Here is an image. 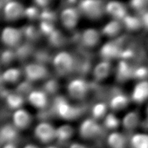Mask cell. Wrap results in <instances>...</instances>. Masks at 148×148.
Segmentation results:
<instances>
[{
  "mask_svg": "<svg viewBox=\"0 0 148 148\" xmlns=\"http://www.w3.org/2000/svg\"><path fill=\"white\" fill-rule=\"evenodd\" d=\"M78 9L81 14L91 20L99 19L106 13L102 0H81Z\"/></svg>",
  "mask_w": 148,
  "mask_h": 148,
  "instance_id": "cell-1",
  "label": "cell"
},
{
  "mask_svg": "<svg viewBox=\"0 0 148 148\" xmlns=\"http://www.w3.org/2000/svg\"><path fill=\"white\" fill-rule=\"evenodd\" d=\"M54 109L57 114L65 120H73L80 114L79 108L71 104L63 97H58L55 100Z\"/></svg>",
  "mask_w": 148,
  "mask_h": 148,
  "instance_id": "cell-2",
  "label": "cell"
},
{
  "mask_svg": "<svg viewBox=\"0 0 148 148\" xmlns=\"http://www.w3.org/2000/svg\"><path fill=\"white\" fill-rule=\"evenodd\" d=\"M53 64L55 70L59 74L67 75L73 70L74 59L69 53L62 51L55 55Z\"/></svg>",
  "mask_w": 148,
  "mask_h": 148,
  "instance_id": "cell-3",
  "label": "cell"
},
{
  "mask_svg": "<svg viewBox=\"0 0 148 148\" xmlns=\"http://www.w3.org/2000/svg\"><path fill=\"white\" fill-rule=\"evenodd\" d=\"M24 37V33L19 29L9 26L5 27L1 33V39L5 46L12 48L20 45Z\"/></svg>",
  "mask_w": 148,
  "mask_h": 148,
  "instance_id": "cell-4",
  "label": "cell"
},
{
  "mask_svg": "<svg viewBox=\"0 0 148 148\" xmlns=\"http://www.w3.org/2000/svg\"><path fill=\"white\" fill-rule=\"evenodd\" d=\"M89 86L88 82L81 78L71 80L68 84L67 90L70 96L76 99L84 98L88 94Z\"/></svg>",
  "mask_w": 148,
  "mask_h": 148,
  "instance_id": "cell-5",
  "label": "cell"
},
{
  "mask_svg": "<svg viewBox=\"0 0 148 148\" xmlns=\"http://www.w3.org/2000/svg\"><path fill=\"white\" fill-rule=\"evenodd\" d=\"M81 13L78 9L67 7L60 14V21L62 25L67 29H73L78 25Z\"/></svg>",
  "mask_w": 148,
  "mask_h": 148,
  "instance_id": "cell-6",
  "label": "cell"
},
{
  "mask_svg": "<svg viewBox=\"0 0 148 148\" xmlns=\"http://www.w3.org/2000/svg\"><path fill=\"white\" fill-rule=\"evenodd\" d=\"M26 9L21 3L17 1L7 2L3 9L4 18L8 21H17L24 16Z\"/></svg>",
  "mask_w": 148,
  "mask_h": 148,
  "instance_id": "cell-7",
  "label": "cell"
},
{
  "mask_svg": "<svg viewBox=\"0 0 148 148\" xmlns=\"http://www.w3.org/2000/svg\"><path fill=\"white\" fill-rule=\"evenodd\" d=\"M101 131V127L94 118H87L80 124L79 133L80 136L86 139L93 138L99 135Z\"/></svg>",
  "mask_w": 148,
  "mask_h": 148,
  "instance_id": "cell-8",
  "label": "cell"
},
{
  "mask_svg": "<svg viewBox=\"0 0 148 148\" xmlns=\"http://www.w3.org/2000/svg\"><path fill=\"white\" fill-rule=\"evenodd\" d=\"M55 129L52 124L41 122L36 125L34 129V134L39 141L43 143H49L55 140Z\"/></svg>",
  "mask_w": 148,
  "mask_h": 148,
  "instance_id": "cell-9",
  "label": "cell"
},
{
  "mask_svg": "<svg viewBox=\"0 0 148 148\" xmlns=\"http://www.w3.org/2000/svg\"><path fill=\"white\" fill-rule=\"evenodd\" d=\"M105 11L113 19L123 20L127 16V9L123 3L119 1H110L105 4Z\"/></svg>",
  "mask_w": 148,
  "mask_h": 148,
  "instance_id": "cell-10",
  "label": "cell"
},
{
  "mask_svg": "<svg viewBox=\"0 0 148 148\" xmlns=\"http://www.w3.org/2000/svg\"><path fill=\"white\" fill-rule=\"evenodd\" d=\"M24 74L29 81H36L46 77L48 70L44 65L38 63H31L25 67Z\"/></svg>",
  "mask_w": 148,
  "mask_h": 148,
  "instance_id": "cell-11",
  "label": "cell"
},
{
  "mask_svg": "<svg viewBox=\"0 0 148 148\" xmlns=\"http://www.w3.org/2000/svg\"><path fill=\"white\" fill-rule=\"evenodd\" d=\"M131 98L136 103H142L148 99V81H140L134 86Z\"/></svg>",
  "mask_w": 148,
  "mask_h": 148,
  "instance_id": "cell-12",
  "label": "cell"
},
{
  "mask_svg": "<svg viewBox=\"0 0 148 148\" xmlns=\"http://www.w3.org/2000/svg\"><path fill=\"white\" fill-rule=\"evenodd\" d=\"M12 123L17 129H25L30 125L31 116L27 110L20 108L15 110L12 117Z\"/></svg>",
  "mask_w": 148,
  "mask_h": 148,
  "instance_id": "cell-13",
  "label": "cell"
},
{
  "mask_svg": "<svg viewBox=\"0 0 148 148\" xmlns=\"http://www.w3.org/2000/svg\"><path fill=\"white\" fill-rule=\"evenodd\" d=\"M81 40L84 46L93 47L99 44L100 40V33L93 28L87 29L81 36Z\"/></svg>",
  "mask_w": 148,
  "mask_h": 148,
  "instance_id": "cell-14",
  "label": "cell"
},
{
  "mask_svg": "<svg viewBox=\"0 0 148 148\" xmlns=\"http://www.w3.org/2000/svg\"><path fill=\"white\" fill-rule=\"evenodd\" d=\"M28 97L30 103L37 109H43L48 103V97L44 91L33 90L30 92Z\"/></svg>",
  "mask_w": 148,
  "mask_h": 148,
  "instance_id": "cell-15",
  "label": "cell"
},
{
  "mask_svg": "<svg viewBox=\"0 0 148 148\" xmlns=\"http://www.w3.org/2000/svg\"><path fill=\"white\" fill-rule=\"evenodd\" d=\"M112 69V66L108 60L100 62L96 65L93 70V76L97 81L104 80L109 75Z\"/></svg>",
  "mask_w": 148,
  "mask_h": 148,
  "instance_id": "cell-16",
  "label": "cell"
},
{
  "mask_svg": "<svg viewBox=\"0 0 148 148\" xmlns=\"http://www.w3.org/2000/svg\"><path fill=\"white\" fill-rule=\"evenodd\" d=\"M107 144L110 148H125L127 141L122 133L113 131L108 135Z\"/></svg>",
  "mask_w": 148,
  "mask_h": 148,
  "instance_id": "cell-17",
  "label": "cell"
},
{
  "mask_svg": "<svg viewBox=\"0 0 148 148\" xmlns=\"http://www.w3.org/2000/svg\"><path fill=\"white\" fill-rule=\"evenodd\" d=\"M140 123V116L137 112L131 111L124 116L122 120V125L127 130H133Z\"/></svg>",
  "mask_w": 148,
  "mask_h": 148,
  "instance_id": "cell-18",
  "label": "cell"
},
{
  "mask_svg": "<svg viewBox=\"0 0 148 148\" xmlns=\"http://www.w3.org/2000/svg\"><path fill=\"white\" fill-rule=\"evenodd\" d=\"M74 134V129L72 126L68 124L62 125L55 129V140L59 142H64L69 140Z\"/></svg>",
  "mask_w": 148,
  "mask_h": 148,
  "instance_id": "cell-19",
  "label": "cell"
},
{
  "mask_svg": "<svg viewBox=\"0 0 148 148\" xmlns=\"http://www.w3.org/2000/svg\"><path fill=\"white\" fill-rule=\"evenodd\" d=\"M123 26V23H121L120 20L113 19L103 27L102 34L110 37L114 36L120 33Z\"/></svg>",
  "mask_w": 148,
  "mask_h": 148,
  "instance_id": "cell-20",
  "label": "cell"
},
{
  "mask_svg": "<svg viewBox=\"0 0 148 148\" xmlns=\"http://www.w3.org/2000/svg\"><path fill=\"white\" fill-rule=\"evenodd\" d=\"M129 101V97L125 94H118L110 99V107L113 110H120L127 106Z\"/></svg>",
  "mask_w": 148,
  "mask_h": 148,
  "instance_id": "cell-21",
  "label": "cell"
},
{
  "mask_svg": "<svg viewBox=\"0 0 148 148\" xmlns=\"http://www.w3.org/2000/svg\"><path fill=\"white\" fill-rule=\"evenodd\" d=\"M132 148H148V134L136 133L130 140Z\"/></svg>",
  "mask_w": 148,
  "mask_h": 148,
  "instance_id": "cell-22",
  "label": "cell"
},
{
  "mask_svg": "<svg viewBox=\"0 0 148 148\" xmlns=\"http://www.w3.org/2000/svg\"><path fill=\"white\" fill-rule=\"evenodd\" d=\"M6 103L9 107L15 110L22 108L24 104V98L19 94H10L6 97Z\"/></svg>",
  "mask_w": 148,
  "mask_h": 148,
  "instance_id": "cell-23",
  "label": "cell"
},
{
  "mask_svg": "<svg viewBox=\"0 0 148 148\" xmlns=\"http://www.w3.org/2000/svg\"><path fill=\"white\" fill-rule=\"evenodd\" d=\"M21 76V72L17 68H10L5 70L2 74V78L3 81L7 83H15Z\"/></svg>",
  "mask_w": 148,
  "mask_h": 148,
  "instance_id": "cell-24",
  "label": "cell"
},
{
  "mask_svg": "<svg viewBox=\"0 0 148 148\" xmlns=\"http://www.w3.org/2000/svg\"><path fill=\"white\" fill-rule=\"evenodd\" d=\"M93 118L95 120L104 118L107 114V105L104 103L99 102L94 105L91 109Z\"/></svg>",
  "mask_w": 148,
  "mask_h": 148,
  "instance_id": "cell-25",
  "label": "cell"
},
{
  "mask_svg": "<svg viewBox=\"0 0 148 148\" xmlns=\"http://www.w3.org/2000/svg\"><path fill=\"white\" fill-rule=\"evenodd\" d=\"M120 124V121L114 114L107 113L104 118V125L105 127L110 130L117 129Z\"/></svg>",
  "mask_w": 148,
  "mask_h": 148,
  "instance_id": "cell-26",
  "label": "cell"
},
{
  "mask_svg": "<svg viewBox=\"0 0 148 148\" xmlns=\"http://www.w3.org/2000/svg\"><path fill=\"white\" fill-rule=\"evenodd\" d=\"M122 23L123 25H125L127 28L131 30L136 29L137 28L139 27L140 25H142L141 20L129 15L127 16L122 20Z\"/></svg>",
  "mask_w": 148,
  "mask_h": 148,
  "instance_id": "cell-27",
  "label": "cell"
},
{
  "mask_svg": "<svg viewBox=\"0 0 148 148\" xmlns=\"http://www.w3.org/2000/svg\"><path fill=\"white\" fill-rule=\"evenodd\" d=\"M14 127H15L14 126ZM14 127H5L1 131V135L2 138H4L6 140L14 138L15 136V130Z\"/></svg>",
  "mask_w": 148,
  "mask_h": 148,
  "instance_id": "cell-28",
  "label": "cell"
},
{
  "mask_svg": "<svg viewBox=\"0 0 148 148\" xmlns=\"http://www.w3.org/2000/svg\"><path fill=\"white\" fill-rule=\"evenodd\" d=\"M107 45V46H104V48H103L102 53L105 57L108 59V58H109L110 57L114 56L116 53H117V49H116L114 44H109Z\"/></svg>",
  "mask_w": 148,
  "mask_h": 148,
  "instance_id": "cell-29",
  "label": "cell"
},
{
  "mask_svg": "<svg viewBox=\"0 0 148 148\" xmlns=\"http://www.w3.org/2000/svg\"><path fill=\"white\" fill-rule=\"evenodd\" d=\"M41 14L37 8L35 7H30L26 8L25 10V14L24 16H27L29 19H36L37 17L40 16Z\"/></svg>",
  "mask_w": 148,
  "mask_h": 148,
  "instance_id": "cell-30",
  "label": "cell"
},
{
  "mask_svg": "<svg viewBox=\"0 0 148 148\" xmlns=\"http://www.w3.org/2000/svg\"><path fill=\"white\" fill-rule=\"evenodd\" d=\"M52 1V0H34L35 4L41 8H44L47 7Z\"/></svg>",
  "mask_w": 148,
  "mask_h": 148,
  "instance_id": "cell-31",
  "label": "cell"
},
{
  "mask_svg": "<svg viewBox=\"0 0 148 148\" xmlns=\"http://www.w3.org/2000/svg\"><path fill=\"white\" fill-rule=\"evenodd\" d=\"M142 24L148 29V11L146 12L141 18Z\"/></svg>",
  "mask_w": 148,
  "mask_h": 148,
  "instance_id": "cell-32",
  "label": "cell"
},
{
  "mask_svg": "<svg viewBox=\"0 0 148 148\" xmlns=\"http://www.w3.org/2000/svg\"><path fill=\"white\" fill-rule=\"evenodd\" d=\"M146 70L145 69H139L135 72V76L137 78H144L146 76Z\"/></svg>",
  "mask_w": 148,
  "mask_h": 148,
  "instance_id": "cell-33",
  "label": "cell"
},
{
  "mask_svg": "<svg viewBox=\"0 0 148 148\" xmlns=\"http://www.w3.org/2000/svg\"><path fill=\"white\" fill-rule=\"evenodd\" d=\"M2 148H18L15 146L14 144L11 143V142H7V144H5Z\"/></svg>",
  "mask_w": 148,
  "mask_h": 148,
  "instance_id": "cell-34",
  "label": "cell"
},
{
  "mask_svg": "<svg viewBox=\"0 0 148 148\" xmlns=\"http://www.w3.org/2000/svg\"><path fill=\"white\" fill-rule=\"evenodd\" d=\"M69 148H88V147H86V146H84L80 144L75 143L71 145Z\"/></svg>",
  "mask_w": 148,
  "mask_h": 148,
  "instance_id": "cell-35",
  "label": "cell"
},
{
  "mask_svg": "<svg viewBox=\"0 0 148 148\" xmlns=\"http://www.w3.org/2000/svg\"><path fill=\"white\" fill-rule=\"evenodd\" d=\"M23 148H39L37 146H36L35 144H28L24 147Z\"/></svg>",
  "mask_w": 148,
  "mask_h": 148,
  "instance_id": "cell-36",
  "label": "cell"
},
{
  "mask_svg": "<svg viewBox=\"0 0 148 148\" xmlns=\"http://www.w3.org/2000/svg\"><path fill=\"white\" fill-rule=\"evenodd\" d=\"M47 148H59V147H55V146H49Z\"/></svg>",
  "mask_w": 148,
  "mask_h": 148,
  "instance_id": "cell-37",
  "label": "cell"
},
{
  "mask_svg": "<svg viewBox=\"0 0 148 148\" xmlns=\"http://www.w3.org/2000/svg\"><path fill=\"white\" fill-rule=\"evenodd\" d=\"M147 118L148 119V107H147Z\"/></svg>",
  "mask_w": 148,
  "mask_h": 148,
  "instance_id": "cell-38",
  "label": "cell"
}]
</instances>
